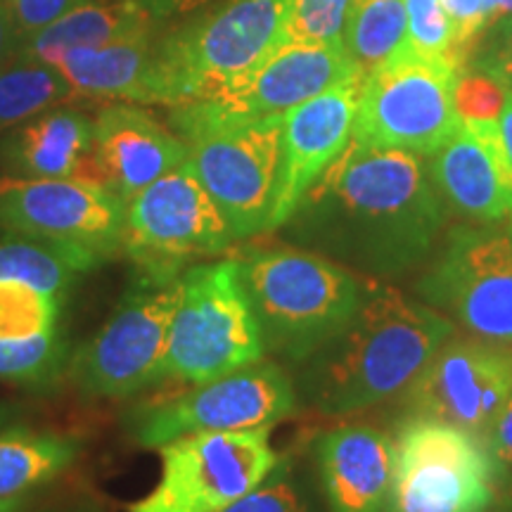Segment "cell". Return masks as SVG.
<instances>
[{
  "mask_svg": "<svg viewBox=\"0 0 512 512\" xmlns=\"http://www.w3.org/2000/svg\"><path fill=\"white\" fill-rule=\"evenodd\" d=\"M64 344L55 330L29 337H0V377L15 382H41L60 368Z\"/></svg>",
  "mask_w": 512,
  "mask_h": 512,
  "instance_id": "28",
  "label": "cell"
},
{
  "mask_svg": "<svg viewBox=\"0 0 512 512\" xmlns=\"http://www.w3.org/2000/svg\"><path fill=\"white\" fill-rule=\"evenodd\" d=\"M233 240L226 216L188 159L126 202L121 252L152 283H169Z\"/></svg>",
  "mask_w": 512,
  "mask_h": 512,
  "instance_id": "7",
  "label": "cell"
},
{
  "mask_svg": "<svg viewBox=\"0 0 512 512\" xmlns=\"http://www.w3.org/2000/svg\"><path fill=\"white\" fill-rule=\"evenodd\" d=\"M498 24H501V29H498L496 41L479 57L475 67L489 76H494L505 91L512 93V17L503 19Z\"/></svg>",
  "mask_w": 512,
  "mask_h": 512,
  "instance_id": "35",
  "label": "cell"
},
{
  "mask_svg": "<svg viewBox=\"0 0 512 512\" xmlns=\"http://www.w3.org/2000/svg\"><path fill=\"white\" fill-rule=\"evenodd\" d=\"M93 157L102 183L128 202L188 159V145L136 105H110L93 121Z\"/></svg>",
  "mask_w": 512,
  "mask_h": 512,
  "instance_id": "19",
  "label": "cell"
},
{
  "mask_svg": "<svg viewBox=\"0 0 512 512\" xmlns=\"http://www.w3.org/2000/svg\"><path fill=\"white\" fill-rule=\"evenodd\" d=\"M292 0H228L155 53L159 105L226 98L285 43Z\"/></svg>",
  "mask_w": 512,
  "mask_h": 512,
  "instance_id": "4",
  "label": "cell"
},
{
  "mask_svg": "<svg viewBox=\"0 0 512 512\" xmlns=\"http://www.w3.org/2000/svg\"><path fill=\"white\" fill-rule=\"evenodd\" d=\"M498 133H501L503 147L508 152V159L512 164V93H508V98L503 102V110L498 114Z\"/></svg>",
  "mask_w": 512,
  "mask_h": 512,
  "instance_id": "37",
  "label": "cell"
},
{
  "mask_svg": "<svg viewBox=\"0 0 512 512\" xmlns=\"http://www.w3.org/2000/svg\"><path fill=\"white\" fill-rule=\"evenodd\" d=\"M406 5V50L425 60L444 62L456 72L465 69L458 62L456 29L441 0H403Z\"/></svg>",
  "mask_w": 512,
  "mask_h": 512,
  "instance_id": "27",
  "label": "cell"
},
{
  "mask_svg": "<svg viewBox=\"0 0 512 512\" xmlns=\"http://www.w3.org/2000/svg\"><path fill=\"white\" fill-rule=\"evenodd\" d=\"M22 508V498H0V512H19Z\"/></svg>",
  "mask_w": 512,
  "mask_h": 512,
  "instance_id": "39",
  "label": "cell"
},
{
  "mask_svg": "<svg viewBox=\"0 0 512 512\" xmlns=\"http://www.w3.org/2000/svg\"><path fill=\"white\" fill-rule=\"evenodd\" d=\"M508 91L477 67H465L456 74L453 105L460 121H498Z\"/></svg>",
  "mask_w": 512,
  "mask_h": 512,
  "instance_id": "31",
  "label": "cell"
},
{
  "mask_svg": "<svg viewBox=\"0 0 512 512\" xmlns=\"http://www.w3.org/2000/svg\"><path fill=\"white\" fill-rule=\"evenodd\" d=\"M486 448L496 465L512 467V392L505 399L503 408L498 411L494 425L486 432Z\"/></svg>",
  "mask_w": 512,
  "mask_h": 512,
  "instance_id": "36",
  "label": "cell"
},
{
  "mask_svg": "<svg viewBox=\"0 0 512 512\" xmlns=\"http://www.w3.org/2000/svg\"><path fill=\"white\" fill-rule=\"evenodd\" d=\"M0 223L17 235L60 242L105 261L121 252L126 202L91 176L0 178Z\"/></svg>",
  "mask_w": 512,
  "mask_h": 512,
  "instance_id": "13",
  "label": "cell"
},
{
  "mask_svg": "<svg viewBox=\"0 0 512 512\" xmlns=\"http://www.w3.org/2000/svg\"><path fill=\"white\" fill-rule=\"evenodd\" d=\"M81 5L86 0H8V12L19 29L36 34Z\"/></svg>",
  "mask_w": 512,
  "mask_h": 512,
  "instance_id": "34",
  "label": "cell"
},
{
  "mask_svg": "<svg viewBox=\"0 0 512 512\" xmlns=\"http://www.w3.org/2000/svg\"><path fill=\"white\" fill-rule=\"evenodd\" d=\"M441 5H444L446 15L451 17L453 29H456L458 62L463 67H470L479 36L489 27L484 0H441Z\"/></svg>",
  "mask_w": 512,
  "mask_h": 512,
  "instance_id": "33",
  "label": "cell"
},
{
  "mask_svg": "<svg viewBox=\"0 0 512 512\" xmlns=\"http://www.w3.org/2000/svg\"><path fill=\"white\" fill-rule=\"evenodd\" d=\"M512 17V0H503L501 5V15H498V22H503V19Z\"/></svg>",
  "mask_w": 512,
  "mask_h": 512,
  "instance_id": "40",
  "label": "cell"
},
{
  "mask_svg": "<svg viewBox=\"0 0 512 512\" xmlns=\"http://www.w3.org/2000/svg\"><path fill=\"white\" fill-rule=\"evenodd\" d=\"M510 392V349L477 337H448L415 377L408 406L415 415L448 422L484 439Z\"/></svg>",
  "mask_w": 512,
  "mask_h": 512,
  "instance_id": "15",
  "label": "cell"
},
{
  "mask_svg": "<svg viewBox=\"0 0 512 512\" xmlns=\"http://www.w3.org/2000/svg\"><path fill=\"white\" fill-rule=\"evenodd\" d=\"M79 456V441L64 434L10 430L0 434V498L22 496L67 470Z\"/></svg>",
  "mask_w": 512,
  "mask_h": 512,
  "instance_id": "24",
  "label": "cell"
},
{
  "mask_svg": "<svg viewBox=\"0 0 512 512\" xmlns=\"http://www.w3.org/2000/svg\"><path fill=\"white\" fill-rule=\"evenodd\" d=\"M3 420H5V411H3V406H0V425H3Z\"/></svg>",
  "mask_w": 512,
  "mask_h": 512,
  "instance_id": "42",
  "label": "cell"
},
{
  "mask_svg": "<svg viewBox=\"0 0 512 512\" xmlns=\"http://www.w3.org/2000/svg\"><path fill=\"white\" fill-rule=\"evenodd\" d=\"M181 297V275L169 283L140 278L112 318L79 349L72 380L91 396H131L164 377L171 318Z\"/></svg>",
  "mask_w": 512,
  "mask_h": 512,
  "instance_id": "12",
  "label": "cell"
},
{
  "mask_svg": "<svg viewBox=\"0 0 512 512\" xmlns=\"http://www.w3.org/2000/svg\"><path fill=\"white\" fill-rule=\"evenodd\" d=\"M299 207H309L311 238L358 271L392 275L432 249L444 209L422 155L349 140Z\"/></svg>",
  "mask_w": 512,
  "mask_h": 512,
  "instance_id": "1",
  "label": "cell"
},
{
  "mask_svg": "<svg viewBox=\"0 0 512 512\" xmlns=\"http://www.w3.org/2000/svg\"><path fill=\"white\" fill-rule=\"evenodd\" d=\"M342 46L363 76L392 60L406 46L403 0H351Z\"/></svg>",
  "mask_w": 512,
  "mask_h": 512,
  "instance_id": "25",
  "label": "cell"
},
{
  "mask_svg": "<svg viewBox=\"0 0 512 512\" xmlns=\"http://www.w3.org/2000/svg\"><path fill=\"white\" fill-rule=\"evenodd\" d=\"M363 81L366 76L361 72L351 74L283 117V157L268 230L280 228L297 214L318 178L347 150Z\"/></svg>",
  "mask_w": 512,
  "mask_h": 512,
  "instance_id": "16",
  "label": "cell"
},
{
  "mask_svg": "<svg viewBox=\"0 0 512 512\" xmlns=\"http://www.w3.org/2000/svg\"><path fill=\"white\" fill-rule=\"evenodd\" d=\"M508 510L512 512V482H510V489H508Z\"/></svg>",
  "mask_w": 512,
  "mask_h": 512,
  "instance_id": "41",
  "label": "cell"
},
{
  "mask_svg": "<svg viewBox=\"0 0 512 512\" xmlns=\"http://www.w3.org/2000/svg\"><path fill=\"white\" fill-rule=\"evenodd\" d=\"M174 124L188 145L190 166L219 204L233 238L268 230L283 157V117L221 119L185 105L176 107Z\"/></svg>",
  "mask_w": 512,
  "mask_h": 512,
  "instance_id": "5",
  "label": "cell"
},
{
  "mask_svg": "<svg viewBox=\"0 0 512 512\" xmlns=\"http://www.w3.org/2000/svg\"><path fill=\"white\" fill-rule=\"evenodd\" d=\"M60 297L0 280V337H29L57 328Z\"/></svg>",
  "mask_w": 512,
  "mask_h": 512,
  "instance_id": "29",
  "label": "cell"
},
{
  "mask_svg": "<svg viewBox=\"0 0 512 512\" xmlns=\"http://www.w3.org/2000/svg\"><path fill=\"white\" fill-rule=\"evenodd\" d=\"M17 162L34 178H95L93 124L74 110L38 114L19 136Z\"/></svg>",
  "mask_w": 512,
  "mask_h": 512,
  "instance_id": "22",
  "label": "cell"
},
{
  "mask_svg": "<svg viewBox=\"0 0 512 512\" xmlns=\"http://www.w3.org/2000/svg\"><path fill=\"white\" fill-rule=\"evenodd\" d=\"M430 176L467 219L494 223L512 211V164L496 121H463L432 155Z\"/></svg>",
  "mask_w": 512,
  "mask_h": 512,
  "instance_id": "18",
  "label": "cell"
},
{
  "mask_svg": "<svg viewBox=\"0 0 512 512\" xmlns=\"http://www.w3.org/2000/svg\"><path fill=\"white\" fill-rule=\"evenodd\" d=\"M10 46V12L8 5H0V64H3L5 55H8Z\"/></svg>",
  "mask_w": 512,
  "mask_h": 512,
  "instance_id": "38",
  "label": "cell"
},
{
  "mask_svg": "<svg viewBox=\"0 0 512 512\" xmlns=\"http://www.w3.org/2000/svg\"><path fill=\"white\" fill-rule=\"evenodd\" d=\"M453 320L389 285H370L349 325L311 356L306 392L323 413L347 415L392 399L415 382Z\"/></svg>",
  "mask_w": 512,
  "mask_h": 512,
  "instance_id": "2",
  "label": "cell"
},
{
  "mask_svg": "<svg viewBox=\"0 0 512 512\" xmlns=\"http://www.w3.org/2000/svg\"><path fill=\"white\" fill-rule=\"evenodd\" d=\"M294 408L297 394L290 377L261 358L147 406L133 420V437L140 446L159 448L183 434L273 427L290 418Z\"/></svg>",
  "mask_w": 512,
  "mask_h": 512,
  "instance_id": "11",
  "label": "cell"
},
{
  "mask_svg": "<svg viewBox=\"0 0 512 512\" xmlns=\"http://www.w3.org/2000/svg\"><path fill=\"white\" fill-rule=\"evenodd\" d=\"M456 69L401 48L363 81L351 140L415 155H434L460 121L453 105Z\"/></svg>",
  "mask_w": 512,
  "mask_h": 512,
  "instance_id": "9",
  "label": "cell"
},
{
  "mask_svg": "<svg viewBox=\"0 0 512 512\" xmlns=\"http://www.w3.org/2000/svg\"><path fill=\"white\" fill-rule=\"evenodd\" d=\"M240 268L264 349L292 361L311 358L332 342L363 297L354 273L304 249H259Z\"/></svg>",
  "mask_w": 512,
  "mask_h": 512,
  "instance_id": "3",
  "label": "cell"
},
{
  "mask_svg": "<svg viewBox=\"0 0 512 512\" xmlns=\"http://www.w3.org/2000/svg\"><path fill=\"white\" fill-rule=\"evenodd\" d=\"M223 512H313L309 498L290 472L275 467L264 482L249 491L245 498Z\"/></svg>",
  "mask_w": 512,
  "mask_h": 512,
  "instance_id": "32",
  "label": "cell"
},
{
  "mask_svg": "<svg viewBox=\"0 0 512 512\" xmlns=\"http://www.w3.org/2000/svg\"><path fill=\"white\" fill-rule=\"evenodd\" d=\"M133 36H150V15L136 0L114 5L86 3L31 34L27 60L55 67L76 48H100Z\"/></svg>",
  "mask_w": 512,
  "mask_h": 512,
  "instance_id": "23",
  "label": "cell"
},
{
  "mask_svg": "<svg viewBox=\"0 0 512 512\" xmlns=\"http://www.w3.org/2000/svg\"><path fill=\"white\" fill-rule=\"evenodd\" d=\"M356 72L344 46L283 43L233 93L214 102H197V107L221 119L285 117Z\"/></svg>",
  "mask_w": 512,
  "mask_h": 512,
  "instance_id": "17",
  "label": "cell"
},
{
  "mask_svg": "<svg viewBox=\"0 0 512 512\" xmlns=\"http://www.w3.org/2000/svg\"><path fill=\"white\" fill-rule=\"evenodd\" d=\"M351 0H292L285 43L342 46Z\"/></svg>",
  "mask_w": 512,
  "mask_h": 512,
  "instance_id": "30",
  "label": "cell"
},
{
  "mask_svg": "<svg viewBox=\"0 0 512 512\" xmlns=\"http://www.w3.org/2000/svg\"><path fill=\"white\" fill-rule=\"evenodd\" d=\"M420 294L472 337L512 349V238L482 228L453 233Z\"/></svg>",
  "mask_w": 512,
  "mask_h": 512,
  "instance_id": "14",
  "label": "cell"
},
{
  "mask_svg": "<svg viewBox=\"0 0 512 512\" xmlns=\"http://www.w3.org/2000/svg\"><path fill=\"white\" fill-rule=\"evenodd\" d=\"M157 451L155 489L128 505V512H223L280 465L271 427L183 434Z\"/></svg>",
  "mask_w": 512,
  "mask_h": 512,
  "instance_id": "8",
  "label": "cell"
},
{
  "mask_svg": "<svg viewBox=\"0 0 512 512\" xmlns=\"http://www.w3.org/2000/svg\"><path fill=\"white\" fill-rule=\"evenodd\" d=\"M330 512H384L392 489L396 446L370 425H344L318 446Z\"/></svg>",
  "mask_w": 512,
  "mask_h": 512,
  "instance_id": "20",
  "label": "cell"
},
{
  "mask_svg": "<svg viewBox=\"0 0 512 512\" xmlns=\"http://www.w3.org/2000/svg\"><path fill=\"white\" fill-rule=\"evenodd\" d=\"M55 69L69 83L74 98L81 95L159 105L150 36L121 38L100 48H76L64 55Z\"/></svg>",
  "mask_w": 512,
  "mask_h": 512,
  "instance_id": "21",
  "label": "cell"
},
{
  "mask_svg": "<svg viewBox=\"0 0 512 512\" xmlns=\"http://www.w3.org/2000/svg\"><path fill=\"white\" fill-rule=\"evenodd\" d=\"M264 354L240 261L185 268L166 342L164 377L200 384L261 361Z\"/></svg>",
  "mask_w": 512,
  "mask_h": 512,
  "instance_id": "6",
  "label": "cell"
},
{
  "mask_svg": "<svg viewBox=\"0 0 512 512\" xmlns=\"http://www.w3.org/2000/svg\"><path fill=\"white\" fill-rule=\"evenodd\" d=\"M387 512H486L494 503V460L475 434L415 418L396 439Z\"/></svg>",
  "mask_w": 512,
  "mask_h": 512,
  "instance_id": "10",
  "label": "cell"
},
{
  "mask_svg": "<svg viewBox=\"0 0 512 512\" xmlns=\"http://www.w3.org/2000/svg\"><path fill=\"white\" fill-rule=\"evenodd\" d=\"M69 98H74V91L50 64L27 60L0 72V131L53 110Z\"/></svg>",
  "mask_w": 512,
  "mask_h": 512,
  "instance_id": "26",
  "label": "cell"
}]
</instances>
